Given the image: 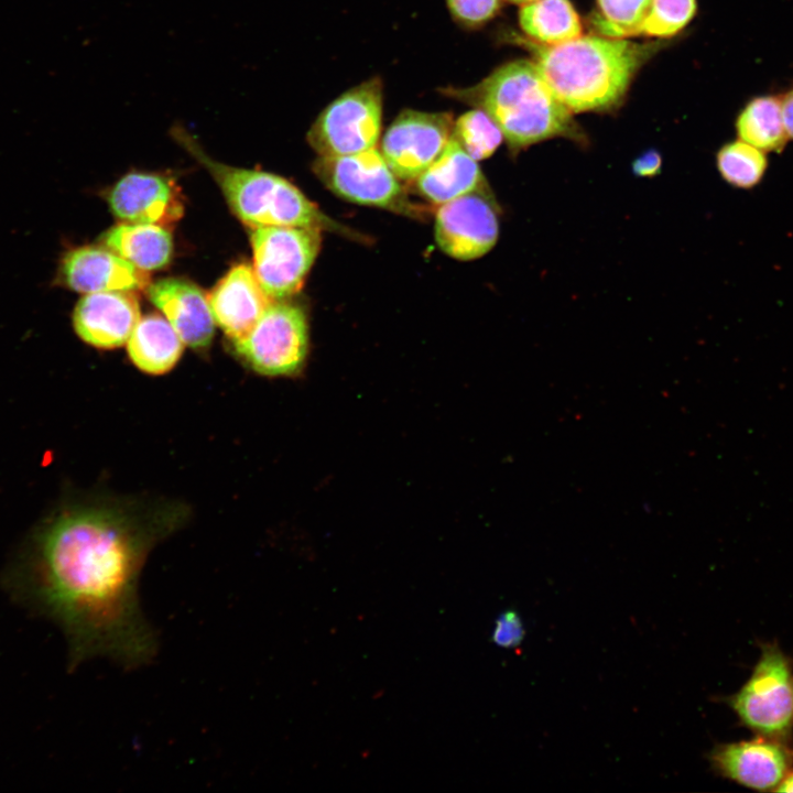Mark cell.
Wrapping results in <instances>:
<instances>
[{"mask_svg": "<svg viewBox=\"0 0 793 793\" xmlns=\"http://www.w3.org/2000/svg\"><path fill=\"white\" fill-rule=\"evenodd\" d=\"M161 531L112 507H62L24 543L4 572V588L61 628L72 667L94 658L140 667L157 651L138 585Z\"/></svg>", "mask_w": 793, "mask_h": 793, "instance_id": "obj_1", "label": "cell"}, {"mask_svg": "<svg viewBox=\"0 0 793 793\" xmlns=\"http://www.w3.org/2000/svg\"><path fill=\"white\" fill-rule=\"evenodd\" d=\"M531 48L554 94L575 113L617 106L652 52V46L624 39L593 35Z\"/></svg>", "mask_w": 793, "mask_h": 793, "instance_id": "obj_2", "label": "cell"}, {"mask_svg": "<svg viewBox=\"0 0 793 793\" xmlns=\"http://www.w3.org/2000/svg\"><path fill=\"white\" fill-rule=\"evenodd\" d=\"M454 97L487 112L512 150L566 137L580 140L572 111L557 98L535 62H509Z\"/></svg>", "mask_w": 793, "mask_h": 793, "instance_id": "obj_3", "label": "cell"}, {"mask_svg": "<svg viewBox=\"0 0 793 793\" xmlns=\"http://www.w3.org/2000/svg\"><path fill=\"white\" fill-rule=\"evenodd\" d=\"M174 134L210 173L231 210L250 228L291 226L348 232L285 178L216 162L184 131L176 129Z\"/></svg>", "mask_w": 793, "mask_h": 793, "instance_id": "obj_4", "label": "cell"}, {"mask_svg": "<svg viewBox=\"0 0 793 793\" xmlns=\"http://www.w3.org/2000/svg\"><path fill=\"white\" fill-rule=\"evenodd\" d=\"M760 649L749 678L725 702L740 724L756 736L790 743L793 728L791 662L775 642L762 643Z\"/></svg>", "mask_w": 793, "mask_h": 793, "instance_id": "obj_5", "label": "cell"}, {"mask_svg": "<svg viewBox=\"0 0 793 793\" xmlns=\"http://www.w3.org/2000/svg\"><path fill=\"white\" fill-rule=\"evenodd\" d=\"M382 122V85L366 80L333 100L312 124L307 140L318 156L377 148Z\"/></svg>", "mask_w": 793, "mask_h": 793, "instance_id": "obj_6", "label": "cell"}, {"mask_svg": "<svg viewBox=\"0 0 793 793\" xmlns=\"http://www.w3.org/2000/svg\"><path fill=\"white\" fill-rule=\"evenodd\" d=\"M321 230L306 227L253 228V271L264 292L274 301L297 293L321 248Z\"/></svg>", "mask_w": 793, "mask_h": 793, "instance_id": "obj_7", "label": "cell"}, {"mask_svg": "<svg viewBox=\"0 0 793 793\" xmlns=\"http://www.w3.org/2000/svg\"><path fill=\"white\" fill-rule=\"evenodd\" d=\"M232 345L254 371L293 376L302 369L308 351L306 314L296 304L273 301L249 335Z\"/></svg>", "mask_w": 793, "mask_h": 793, "instance_id": "obj_8", "label": "cell"}, {"mask_svg": "<svg viewBox=\"0 0 793 793\" xmlns=\"http://www.w3.org/2000/svg\"><path fill=\"white\" fill-rule=\"evenodd\" d=\"M313 170L328 189L348 202L404 214L412 211L398 177L377 148L318 156Z\"/></svg>", "mask_w": 793, "mask_h": 793, "instance_id": "obj_9", "label": "cell"}, {"mask_svg": "<svg viewBox=\"0 0 793 793\" xmlns=\"http://www.w3.org/2000/svg\"><path fill=\"white\" fill-rule=\"evenodd\" d=\"M453 127L450 113L405 109L387 129L381 153L399 180H416L442 153Z\"/></svg>", "mask_w": 793, "mask_h": 793, "instance_id": "obj_10", "label": "cell"}, {"mask_svg": "<svg viewBox=\"0 0 793 793\" xmlns=\"http://www.w3.org/2000/svg\"><path fill=\"white\" fill-rule=\"evenodd\" d=\"M472 192L439 206L435 217V240L439 249L458 260H474L488 253L499 237L493 204Z\"/></svg>", "mask_w": 793, "mask_h": 793, "instance_id": "obj_11", "label": "cell"}, {"mask_svg": "<svg viewBox=\"0 0 793 793\" xmlns=\"http://www.w3.org/2000/svg\"><path fill=\"white\" fill-rule=\"evenodd\" d=\"M714 773L757 791H774L793 765L790 743L756 736L717 743L707 753Z\"/></svg>", "mask_w": 793, "mask_h": 793, "instance_id": "obj_12", "label": "cell"}, {"mask_svg": "<svg viewBox=\"0 0 793 793\" xmlns=\"http://www.w3.org/2000/svg\"><path fill=\"white\" fill-rule=\"evenodd\" d=\"M59 281L85 294L105 291H134L149 285L143 270L104 246L68 250L58 269Z\"/></svg>", "mask_w": 793, "mask_h": 793, "instance_id": "obj_13", "label": "cell"}, {"mask_svg": "<svg viewBox=\"0 0 793 793\" xmlns=\"http://www.w3.org/2000/svg\"><path fill=\"white\" fill-rule=\"evenodd\" d=\"M207 297L216 325L232 344L249 335L274 301L246 263L232 267Z\"/></svg>", "mask_w": 793, "mask_h": 793, "instance_id": "obj_14", "label": "cell"}, {"mask_svg": "<svg viewBox=\"0 0 793 793\" xmlns=\"http://www.w3.org/2000/svg\"><path fill=\"white\" fill-rule=\"evenodd\" d=\"M139 319V303L130 291L88 293L73 313L77 335L85 343L104 349L126 344Z\"/></svg>", "mask_w": 793, "mask_h": 793, "instance_id": "obj_15", "label": "cell"}, {"mask_svg": "<svg viewBox=\"0 0 793 793\" xmlns=\"http://www.w3.org/2000/svg\"><path fill=\"white\" fill-rule=\"evenodd\" d=\"M107 199L113 215L124 222L165 227L183 215L175 185L155 174L124 175L111 188Z\"/></svg>", "mask_w": 793, "mask_h": 793, "instance_id": "obj_16", "label": "cell"}, {"mask_svg": "<svg viewBox=\"0 0 793 793\" xmlns=\"http://www.w3.org/2000/svg\"><path fill=\"white\" fill-rule=\"evenodd\" d=\"M146 291L184 345L194 349L209 346L216 323L208 297L197 285L184 279L166 278L150 284Z\"/></svg>", "mask_w": 793, "mask_h": 793, "instance_id": "obj_17", "label": "cell"}, {"mask_svg": "<svg viewBox=\"0 0 793 793\" xmlns=\"http://www.w3.org/2000/svg\"><path fill=\"white\" fill-rule=\"evenodd\" d=\"M484 175L474 160L452 135L437 159L416 178L420 194L435 204L484 191Z\"/></svg>", "mask_w": 793, "mask_h": 793, "instance_id": "obj_18", "label": "cell"}, {"mask_svg": "<svg viewBox=\"0 0 793 793\" xmlns=\"http://www.w3.org/2000/svg\"><path fill=\"white\" fill-rule=\"evenodd\" d=\"M101 246L143 271L165 267L173 251V240L163 226L122 222L105 231Z\"/></svg>", "mask_w": 793, "mask_h": 793, "instance_id": "obj_19", "label": "cell"}, {"mask_svg": "<svg viewBox=\"0 0 793 793\" xmlns=\"http://www.w3.org/2000/svg\"><path fill=\"white\" fill-rule=\"evenodd\" d=\"M127 344L132 362L151 374L171 370L184 348V343L169 321L157 314L140 317Z\"/></svg>", "mask_w": 793, "mask_h": 793, "instance_id": "obj_20", "label": "cell"}, {"mask_svg": "<svg viewBox=\"0 0 793 793\" xmlns=\"http://www.w3.org/2000/svg\"><path fill=\"white\" fill-rule=\"evenodd\" d=\"M519 23L523 32L543 45H556L582 35L583 26L569 0H536L522 4Z\"/></svg>", "mask_w": 793, "mask_h": 793, "instance_id": "obj_21", "label": "cell"}, {"mask_svg": "<svg viewBox=\"0 0 793 793\" xmlns=\"http://www.w3.org/2000/svg\"><path fill=\"white\" fill-rule=\"evenodd\" d=\"M735 128L738 139L765 153L782 151L789 141L781 100L772 95L749 99L739 111Z\"/></svg>", "mask_w": 793, "mask_h": 793, "instance_id": "obj_22", "label": "cell"}, {"mask_svg": "<svg viewBox=\"0 0 793 793\" xmlns=\"http://www.w3.org/2000/svg\"><path fill=\"white\" fill-rule=\"evenodd\" d=\"M716 165L728 184L750 189L762 181L768 169V159L765 152L738 139L719 149Z\"/></svg>", "mask_w": 793, "mask_h": 793, "instance_id": "obj_23", "label": "cell"}, {"mask_svg": "<svg viewBox=\"0 0 793 793\" xmlns=\"http://www.w3.org/2000/svg\"><path fill=\"white\" fill-rule=\"evenodd\" d=\"M452 135L476 161L491 156L504 140L498 124L479 108L463 113L454 122Z\"/></svg>", "mask_w": 793, "mask_h": 793, "instance_id": "obj_24", "label": "cell"}, {"mask_svg": "<svg viewBox=\"0 0 793 793\" xmlns=\"http://www.w3.org/2000/svg\"><path fill=\"white\" fill-rule=\"evenodd\" d=\"M652 0H597L595 28L606 37L623 39L642 33Z\"/></svg>", "mask_w": 793, "mask_h": 793, "instance_id": "obj_25", "label": "cell"}, {"mask_svg": "<svg viewBox=\"0 0 793 793\" xmlns=\"http://www.w3.org/2000/svg\"><path fill=\"white\" fill-rule=\"evenodd\" d=\"M697 11L696 0H652L642 33L670 37L683 30Z\"/></svg>", "mask_w": 793, "mask_h": 793, "instance_id": "obj_26", "label": "cell"}, {"mask_svg": "<svg viewBox=\"0 0 793 793\" xmlns=\"http://www.w3.org/2000/svg\"><path fill=\"white\" fill-rule=\"evenodd\" d=\"M452 15L460 23L476 26L492 19L501 0H446Z\"/></svg>", "mask_w": 793, "mask_h": 793, "instance_id": "obj_27", "label": "cell"}, {"mask_svg": "<svg viewBox=\"0 0 793 793\" xmlns=\"http://www.w3.org/2000/svg\"><path fill=\"white\" fill-rule=\"evenodd\" d=\"M524 636L525 630L521 617L517 611L509 609L496 620L492 642L504 649L515 648L521 644Z\"/></svg>", "mask_w": 793, "mask_h": 793, "instance_id": "obj_28", "label": "cell"}, {"mask_svg": "<svg viewBox=\"0 0 793 793\" xmlns=\"http://www.w3.org/2000/svg\"><path fill=\"white\" fill-rule=\"evenodd\" d=\"M662 157L655 150L641 153L632 162V172L636 176L652 177L661 172Z\"/></svg>", "mask_w": 793, "mask_h": 793, "instance_id": "obj_29", "label": "cell"}, {"mask_svg": "<svg viewBox=\"0 0 793 793\" xmlns=\"http://www.w3.org/2000/svg\"><path fill=\"white\" fill-rule=\"evenodd\" d=\"M780 100L786 134L789 139H793V88L787 90Z\"/></svg>", "mask_w": 793, "mask_h": 793, "instance_id": "obj_30", "label": "cell"}, {"mask_svg": "<svg viewBox=\"0 0 793 793\" xmlns=\"http://www.w3.org/2000/svg\"><path fill=\"white\" fill-rule=\"evenodd\" d=\"M776 792H793V771L791 770L775 787Z\"/></svg>", "mask_w": 793, "mask_h": 793, "instance_id": "obj_31", "label": "cell"}, {"mask_svg": "<svg viewBox=\"0 0 793 793\" xmlns=\"http://www.w3.org/2000/svg\"><path fill=\"white\" fill-rule=\"evenodd\" d=\"M509 1H511L513 3H518V4H525V3L533 2L536 0H509Z\"/></svg>", "mask_w": 793, "mask_h": 793, "instance_id": "obj_32", "label": "cell"}]
</instances>
